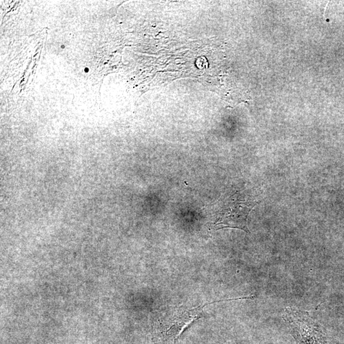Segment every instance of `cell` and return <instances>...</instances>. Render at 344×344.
I'll use <instances>...</instances> for the list:
<instances>
[{
  "label": "cell",
  "mask_w": 344,
  "mask_h": 344,
  "mask_svg": "<svg viewBox=\"0 0 344 344\" xmlns=\"http://www.w3.org/2000/svg\"><path fill=\"white\" fill-rule=\"evenodd\" d=\"M61 48H63V49L65 48V46H63H63H61Z\"/></svg>",
  "instance_id": "5"
},
{
  "label": "cell",
  "mask_w": 344,
  "mask_h": 344,
  "mask_svg": "<svg viewBox=\"0 0 344 344\" xmlns=\"http://www.w3.org/2000/svg\"><path fill=\"white\" fill-rule=\"evenodd\" d=\"M242 299L244 298L215 301L192 308L181 307L171 309L155 319L153 326V341L155 344H176L184 331L194 321L200 318L206 305Z\"/></svg>",
  "instance_id": "1"
},
{
  "label": "cell",
  "mask_w": 344,
  "mask_h": 344,
  "mask_svg": "<svg viewBox=\"0 0 344 344\" xmlns=\"http://www.w3.org/2000/svg\"><path fill=\"white\" fill-rule=\"evenodd\" d=\"M283 318L296 344H332L322 326L315 321L308 312L294 307H287Z\"/></svg>",
  "instance_id": "2"
},
{
  "label": "cell",
  "mask_w": 344,
  "mask_h": 344,
  "mask_svg": "<svg viewBox=\"0 0 344 344\" xmlns=\"http://www.w3.org/2000/svg\"><path fill=\"white\" fill-rule=\"evenodd\" d=\"M85 72L87 73L89 72V69H88V68H86L85 69Z\"/></svg>",
  "instance_id": "4"
},
{
  "label": "cell",
  "mask_w": 344,
  "mask_h": 344,
  "mask_svg": "<svg viewBox=\"0 0 344 344\" xmlns=\"http://www.w3.org/2000/svg\"><path fill=\"white\" fill-rule=\"evenodd\" d=\"M257 204V201L246 199L235 194L225 202L219 211L214 228L239 229L250 233L247 218Z\"/></svg>",
  "instance_id": "3"
}]
</instances>
